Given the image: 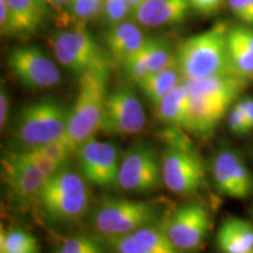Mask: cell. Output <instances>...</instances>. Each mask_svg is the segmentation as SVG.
I'll use <instances>...</instances> for the list:
<instances>
[{
  "instance_id": "1",
  "label": "cell",
  "mask_w": 253,
  "mask_h": 253,
  "mask_svg": "<svg viewBox=\"0 0 253 253\" xmlns=\"http://www.w3.org/2000/svg\"><path fill=\"white\" fill-rule=\"evenodd\" d=\"M225 23L183 40L176 49V62L184 79H202L231 73L227 58Z\"/></svg>"
},
{
  "instance_id": "2",
  "label": "cell",
  "mask_w": 253,
  "mask_h": 253,
  "mask_svg": "<svg viewBox=\"0 0 253 253\" xmlns=\"http://www.w3.org/2000/svg\"><path fill=\"white\" fill-rule=\"evenodd\" d=\"M71 108L47 97L28 103L18 113L13 136L19 149L52 143L66 136Z\"/></svg>"
},
{
  "instance_id": "3",
  "label": "cell",
  "mask_w": 253,
  "mask_h": 253,
  "mask_svg": "<svg viewBox=\"0 0 253 253\" xmlns=\"http://www.w3.org/2000/svg\"><path fill=\"white\" fill-rule=\"evenodd\" d=\"M110 72H89L79 77L78 95L71 107L65 138L75 149L94 138L102 122Z\"/></svg>"
},
{
  "instance_id": "4",
  "label": "cell",
  "mask_w": 253,
  "mask_h": 253,
  "mask_svg": "<svg viewBox=\"0 0 253 253\" xmlns=\"http://www.w3.org/2000/svg\"><path fill=\"white\" fill-rule=\"evenodd\" d=\"M89 199L86 179L66 166L47 178L38 203L50 221L71 223L84 216L89 208Z\"/></svg>"
},
{
  "instance_id": "5",
  "label": "cell",
  "mask_w": 253,
  "mask_h": 253,
  "mask_svg": "<svg viewBox=\"0 0 253 253\" xmlns=\"http://www.w3.org/2000/svg\"><path fill=\"white\" fill-rule=\"evenodd\" d=\"M158 208L151 202L108 197L101 201L93 212L94 229L109 237L125 236L157 221Z\"/></svg>"
},
{
  "instance_id": "6",
  "label": "cell",
  "mask_w": 253,
  "mask_h": 253,
  "mask_svg": "<svg viewBox=\"0 0 253 253\" xmlns=\"http://www.w3.org/2000/svg\"><path fill=\"white\" fill-rule=\"evenodd\" d=\"M53 50L63 67L78 77L89 72H110L112 67V56L84 25L56 34L53 39Z\"/></svg>"
},
{
  "instance_id": "7",
  "label": "cell",
  "mask_w": 253,
  "mask_h": 253,
  "mask_svg": "<svg viewBox=\"0 0 253 253\" xmlns=\"http://www.w3.org/2000/svg\"><path fill=\"white\" fill-rule=\"evenodd\" d=\"M161 170L164 185L179 196L196 194L207 181L203 161L184 138L173 140L163 151Z\"/></svg>"
},
{
  "instance_id": "8",
  "label": "cell",
  "mask_w": 253,
  "mask_h": 253,
  "mask_svg": "<svg viewBox=\"0 0 253 253\" xmlns=\"http://www.w3.org/2000/svg\"><path fill=\"white\" fill-rule=\"evenodd\" d=\"M162 182L161 161L150 144L143 142L126 151L120 167V189L131 194L145 195L156 191Z\"/></svg>"
},
{
  "instance_id": "9",
  "label": "cell",
  "mask_w": 253,
  "mask_h": 253,
  "mask_svg": "<svg viewBox=\"0 0 253 253\" xmlns=\"http://www.w3.org/2000/svg\"><path fill=\"white\" fill-rule=\"evenodd\" d=\"M75 155L81 175L87 182L103 190L120 189L121 160L113 143L91 138L82 143Z\"/></svg>"
},
{
  "instance_id": "10",
  "label": "cell",
  "mask_w": 253,
  "mask_h": 253,
  "mask_svg": "<svg viewBox=\"0 0 253 253\" xmlns=\"http://www.w3.org/2000/svg\"><path fill=\"white\" fill-rule=\"evenodd\" d=\"M147 121L143 106L130 88L122 87L107 95L100 131L114 136L140 132Z\"/></svg>"
},
{
  "instance_id": "11",
  "label": "cell",
  "mask_w": 253,
  "mask_h": 253,
  "mask_svg": "<svg viewBox=\"0 0 253 253\" xmlns=\"http://www.w3.org/2000/svg\"><path fill=\"white\" fill-rule=\"evenodd\" d=\"M7 63L25 88L32 90L48 89L56 86L61 75L58 66L37 46L14 47Z\"/></svg>"
},
{
  "instance_id": "12",
  "label": "cell",
  "mask_w": 253,
  "mask_h": 253,
  "mask_svg": "<svg viewBox=\"0 0 253 253\" xmlns=\"http://www.w3.org/2000/svg\"><path fill=\"white\" fill-rule=\"evenodd\" d=\"M171 242L183 252L196 251L203 245L211 229V216L201 203H185L163 220Z\"/></svg>"
},
{
  "instance_id": "13",
  "label": "cell",
  "mask_w": 253,
  "mask_h": 253,
  "mask_svg": "<svg viewBox=\"0 0 253 253\" xmlns=\"http://www.w3.org/2000/svg\"><path fill=\"white\" fill-rule=\"evenodd\" d=\"M1 173L12 197L25 203L38 201L47 176L36 166L19 158L14 153H6L1 158Z\"/></svg>"
},
{
  "instance_id": "14",
  "label": "cell",
  "mask_w": 253,
  "mask_h": 253,
  "mask_svg": "<svg viewBox=\"0 0 253 253\" xmlns=\"http://www.w3.org/2000/svg\"><path fill=\"white\" fill-rule=\"evenodd\" d=\"M212 175L220 194L245 199L253 192V176L244 161L232 150H221L214 157Z\"/></svg>"
},
{
  "instance_id": "15",
  "label": "cell",
  "mask_w": 253,
  "mask_h": 253,
  "mask_svg": "<svg viewBox=\"0 0 253 253\" xmlns=\"http://www.w3.org/2000/svg\"><path fill=\"white\" fill-rule=\"evenodd\" d=\"M176 63V52L164 38H145L141 49L126 61L121 67L126 78L135 84L148 75L162 71Z\"/></svg>"
},
{
  "instance_id": "16",
  "label": "cell",
  "mask_w": 253,
  "mask_h": 253,
  "mask_svg": "<svg viewBox=\"0 0 253 253\" xmlns=\"http://www.w3.org/2000/svg\"><path fill=\"white\" fill-rule=\"evenodd\" d=\"M190 8L188 0H147L132 17L142 26L160 27L184 21Z\"/></svg>"
},
{
  "instance_id": "17",
  "label": "cell",
  "mask_w": 253,
  "mask_h": 253,
  "mask_svg": "<svg viewBox=\"0 0 253 253\" xmlns=\"http://www.w3.org/2000/svg\"><path fill=\"white\" fill-rule=\"evenodd\" d=\"M226 42L230 72L248 81L253 80V28L229 27Z\"/></svg>"
},
{
  "instance_id": "18",
  "label": "cell",
  "mask_w": 253,
  "mask_h": 253,
  "mask_svg": "<svg viewBox=\"0 0 253 253\" xmlns=\"http://www.w3.org/2000/svg\"><path fill=\"white\" fill-rule=\"evenodd\" d=\"M221 253H250L253 251V223L239 217H229L221 223L216 236Z\"/></svg>"
},
{
  "instance_id": "19",
  "label": "cell",
  "mask_w": 253,
  "mask_h": 253,
  "mask_svg": "<svg viewBox=\"0 0 253 253\" xmlns=\"http://www.w3.org/2000/svg\"><path fill=\"white\" fill-rule=\"evenodd\" d=\"M144 41L145 37L140 28L134 24L123 21L110 27L107 36L108 53L114 62L122 66L141 49Z\"/></svg>"
},
{
  "instance_id": "20",
  "label": "cell",
  "mask_w": 253,
  "mask_h": 253,
  "mask_svg": "<svg viewBox=\"0 0 253 253\" xmlns=\"http://www.w3.org/2000/svg\"><path fill=\"white\" fill-rule=\"evenodd\" d=\"M9 8L7 36H30L42 23L45 4L40 0H6Z\"/></svg>"
},
{
  "instance_id": "21",
  "label": "cell",
  "mask_w": 253,
  "mask_h": 253,
  "mask_svg": "<svg viewBox=\"0 0 253 253\" xmlns=\"http://www.w3.org/2000/svg\"><path fill=\"white\" fill-rule=\"evenodd\" d=\"M154 107L156 118L161 122L185 129L189 116V93L184 81L172 88Z\"/></svg>"
},
{
  "instance_id": "22",
  "label": "cell",
  "mask_w": 253,
  "mask_h": 253,
  "mask_svg": "<svg viewBox=\"0 0 253 253\" xmlns=\"http://www.w3.org/2000/svg\"><path fill=\"white\" fill-rule=\"evenodd\" d=\"M184 81L177 62L170 67L164 68L162 71L148 75L147 78L138 82V87L142 90L150 103L155 106L160 102L163 96L169 93L177 84Z\"/></svg>"
},
{
  "instance_id": "23",
  "label": "cell",
  "mask_w": 253,
  "mask_h": 253,
  "mask_svg": "<svg viewBox=\"0 0 253 253\" xmlns=\"http://www.w3.org/2000/svg\"><path fill=\"white\" fill-rule=\"evenodd\" d=\"M0 253H39V243L23 229H1Z\"/></svg>"
},
{
  "instance_id": "24",
  "label": "cell",
  "mask_w": 253,
  "mask_h": 253,
  "mask_svg": "<svg viewBox=\"0 0 253 253\" xmlns=\"http://www.w3.org/2000/svg\"><path fill=\"white\" fill-rule=\"evenodd\" d=\"M28 149L38 151L42 156L48 158L52 162L59 164V166H67L72 155L77 153V149L65 137L59 141L52 142V143H47L36 148H28Z\"/></svg>"
},
{
  "instance_id": "25",
  "label": "cell",
  "mask_w": 253,
  "mask_h": 253,
  "mask_svg": "<svg viewBox=\"0 0 253 253\" xmlns=\"http://www.w3.org/2000/svg\"><path fill=\"white\" fill-rule=\"evenodd\" d=\"M54 253H103V250L91 237L78 235L63 239Z\"/></svg>"
},
{
  "instance_id": "26",
  "label": "cell",
  "mask_w": 253,
  "mask_h": 253,
  "mask_svg": "<svg viewBox=\"0 0 253 253\" xmlns=\"http://www.w3.org/2000/svg\"><path fill=\"white\" fill-rule=\"evenodd\" d=\"M71 9L78 20H93L103 12V0H72Z\"/></svg>"
},
{
  "instance_id": "27",
  "label": "cell",
  "mask_w": 253,
  "mask_h": 253,
  "mask_svg": "<svg viewBox=\"0 0 253 253\" xmlns=\"http://www.w3.org/2000/svg\"><path fill=\"white\" fill-rule=\"evenodd\" d=\"M130 12L128 0H103V18L109 27L121 24Z\"/></svg>"
},
{
  "instance_id": "28",
  "label": "cell",
  "mask_w": 253,
  "mask_h": 253,
  "mask_svg": "<svg viewBox=\"0 0 253 253\" xmlns=\"http://www.w3.org/2000/svg\"><path fill=\"white\" fill-rule=\"evenodd\" d=\"M227 126H229L230 131L235 135L242 136L249 134L248 126H246L245 112L239 101L227 114Z\"/></svg>"
},
{
  "instance_id": "29",
  "label": "cell",
  "mask_w": 253,
  "mask_h": 253,
  "mask_svg": "<svg viewBox=\"0 0 253 253\" xmlns=\"http://www.w3.org/2000/svg\"><path fill=\"white\" fill-rule=\"evenodd\" d=\"M232 13L242 23L253 25V0H227Z\"/></svg>"
},
{
  "instance_id": "30",
  "label": "cell",
  "mask_w": 253,
  "mask_h": 253,
  "mask_svg": "<svg viewBox=\"0 0 253 253\" xmlns=\"http://www.w3.org/2000/svg\"><path fill=\"white\" fill-rule=\"evenodd\" d=\"M190 7L198 13L211 15L217 13L224 6L225 0H188Z\"/></svg>"
},
{
  "instance_id": "31",
  "label": "cell",
  "mask_w": 253,
  "mask_h": 253,
  "mask_svg": "<svg viewBox=\"0 0 253 253\" xmlns=\"http://www.w3.org/2000/svg\"><path fill=\"white\" fill-rule=\"evenodd\" d=\"M9 113V97L7 88L4 84H1V89H0V126L1 129L6 126L8 121Z\"/></svg>"
},
{
  "instance_id": "32",
  "label": "cell",
  "mask_w": 253,
  "mask_h": 253,
  "mask_svg": "<svg viewBox=\"0 0 253 253\" xmlns=\"http://www.w3.org/2000/svg\"><path fill=\"white\" fill-rule=\"evenodd\" d=\"M9 26V8L6 0H0V30L2 36H7Z\"/></svg>"
},
{
  "instance_id": "33",
  "label": "cell",
  "mask_w": 253,
  "mask_h": 253,
  "mask_svg": "<svg viewBox=\"0 0 253 253\" xmlns=\"http://www.w3.org/2000/svg\"><path fill=\"white\" fill-rule=\"evenodd\" d=\"M242 104L243 109L245 112V119H246V126H248V131L253 130V99L246 97L239 101Z\"/></svg>"
},
{
  "instance_id": "34",
  "label": "cell",
  "mask_w": 253,
  "mask_h": 253,
  "mask_svg": "<svg viewBox=\"0 0 253 253\" xmlns=\"http://www.w3.org/2000/svg\"><path fill=\"white\" fill-rule=\"evenodd\" d=\"M145 1H147V0H128L129 7H130V13H134L136 9L140 7V6Z\"/></svg>"
},
{
  "instance_id": "35",
  "label": "cell",
  "mask_w": 253,
  "mask_h": 253,
  "mask_svg": "<svg viewBox=\"0 0 253 253\" xmlns=\"http://www.w3.org/2000/svg\"><path fill=\"white\" fill-rule=\"evenodd\" d=\"M71 1L72 0H52V5L56 6V7H61V6L71 4Z\"/></svg>"
},
{
  "instance_id": "36",
  "label": "cell",
  "mask_w": 253,
  "mask_h": 253,
  "mask_svg": "<svg viewBox=\"0 0 253 253\" xmlns=\"http://www.w3.org/2000/svg\"><path fill=\"white\" fill-rule=\"evenodd\" d=\"M40 1L41 2H43V4H50V5H52V0H40Z\"/></svg>"
},
{
  "instance_id": "37",
  "label": "cell",
  "mask_w": 253,
  "mask_h": 253,
  "mask_svg": "<svg viewBox=\"0 0 253 253\" xmlns=\"http://www.w3.org/2000/svg\"><path fill=\"white\" fill-rule=\"evenodd\" d=\"M250 253H253V251H252V252H250Z\"/></svg>"
}]
</instances>
